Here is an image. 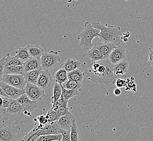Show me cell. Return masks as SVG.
<instances>
[{"label": "cell", "instance_id": "6da1fadb", "mask_svg": "<svg viewBox=\"0 0 153 141\" xmlns=\"http://www.w3.org/2000/svg\"><path fill=\"white\" fill-rule=\"evenodd\" d=\"M80 61L81 68L90 81L107 86L115 84L117 79L114 72V65L109 59L93 61L86 53Z\"/></svg>", "mask_w": 153, "mask_h": 141}, {"label": "cell", "instance_id": "7a4b0ae2", "mask_svg": "<svg viewBox=\"0 0 153 141\" xmlns=\"http://www.w3.org/2000/svg\"><path fill=\"white\" fill-rule=\"evenodd\" d=\"M1 123H8L12 124L20 122L24 116L28 115V112L16 99L10 98V104L8 108H0Z\"/></svg>", "mask_w": 153, "mask_h": 141}, {"label": "cell", "instance_id": "3957f363", "mask_svg": "<svg viewBox=\"0 0 153 141\" xmlns=\"http://www.w3.org/2000/svg\"><path fill=\"white\" fill-rule=\"evenodd\" d=\"M92 26L95 28L100 30V34L98 36L100 38L99 42L105 44L112 42L117 46L122 43V36L123 35L121 33L120 27L103 24L100 22H94L92 24Z\"/></svg>", "mask_w": 153, "mask_h": 141}, {"label": "cell", "instance_id": "277c9868", "mask_svg": "<svg viewBox=\"0 0 153 141\" xmlns=\"http://www.w3.org/2000/svg\"><path fill=\"white\" fill-rule=\"evenodd\" d=\"M84 26V29L77 36V39L80 41V46L82 47V50H89L94 47L93 40L95 38L99 36L100 31L94 28L92 24L88 22H86Z\"/></svg>", "mask_w": 153, "mask_h": 141}, {"label": "cell", "instance_id": "5b68a950", "mask_svg": "<svg viewBox=\"0 0 153 141\" xmlns=\"http://www.w3.org/2000/svg\"><path fill=\"white\" fill-rule=\"evenodd\" d=\"M20 129L8 123H1L0 141H18Z\"/></svg>", "mask_w": 153, "mask_h": 141}, {"label": "cell", "instance_id": "8992f818", "mask_svg": "<svg viewBox=\"0 0 153 141\" xmlns=\"http://www.w3.org/2000/svg\"><path fill=\"white\" fill-rule=\"evenodd\" d=\"M40 59L42 69L50 70L56 67L60 58L57 52L51 50L49 52H44Z\"/></svg>", "mask_w": 153, "mask_h": 141}, {"label": "cell", "instance_id": "52a82bcc", "mask_svg": "<svg viewBox=\"0 0 153 141\" xmlns=\"http://www.w3.org/2000/svg\"><path fill=\"white\" fill-rule=\"evenodd\" d=\"M0 82H3L10 85L20 89H25L27 82L23 74H3Z\"/></svg>", "mask_w": 153, "mask_h": 141}, {"label": "cell", "instance_id": "ba28073f", "mask_svg": "<svg viewBox=\"0 0 153 141\" xmlns=\"http://www.w3.org/2000/svg\"><path fill=\"white\" fill-rule=\"evenodd\" d=\"M25 94L33 101L40 102L45 97V90L41 89L36 84L27 83L25 88Z\"/></svg>", "mask_w": 153, "mask_h": 141}, {"label": "cell", "instance_id": "9c48e42d", "mask_svg": "<svg viewBox=\"0 0 153 141\" xmlns=\"http://www.w3.org/2000/svg\"><path fill=\"white\" fill-rule=\"evenodd\" d=\"M127 45L122 43L114 49L109 56V59L114 65L118 63L127 56Z\"/></svg>", "mask_w": 153, "mask_h": 141}, {"label": "cell", "instance_id": "30bf717a", "mask_svg": "<svg viewBox=\"0 0 153 141\" xmlns=\"http://www.w3.org/2000/svg\"><path fill=\"white\" fill-rule=\"evenodd\" d=\"M0 87L3 89L9 98L17 99L25 94V89H20L8 85L3 82H0Z\"/></svg>", "mask_w": 153, "mask_h": 141}, {"label": "cell", "instance_id": "8fae6325", "mask_svg": "<svg viewBox=\"0 0 153 141\" xmlns=\"http://www.w3.org/2000/svg\"><path fill=\"white\" fill-rule=\"evenodd\" d=\"M52 82V76L49 70H42L36 82V85L45 90L50 87Z\"/></svg>", "mask_w": 153, "mask_h": 141}, {"label": "cell", "instance_id": "7c38bea8", "mask_svg": "<svg viewBox=\"0 0 153 141\" xmlns=\"http://www.w3.org/2000/svg\"><path fill=\"white\" fill-rule=\"evenodd\" d=\"M16 100L20 103L25 110L30 114L38 107L39 102L38 101H33L30 99L26 94H22Z\"/></svg>", "mask_w": 153, "mask_h": 141}, {"label": "cell", "instance_id": "4fadbf2b", "mask_svg": "<svg viewBox=\"0 0 153 141\" xmlns=\"http://www.w3.org/2000/svg\"><path fill=\"white\" fill-rule=\"evenodd\" d=\"M94 42V46H96L100 50L105 59H109V56L112 52V50L117 47V45L112 42H109L106 44L100 42L99 41Z\"/></svg>", "mask_w": 153, "mask_h": 141}, {"label": "cell", "instance_id": "5bb4252c", "mask_svg": "<svg viewBox=\"0 0 153 141\" xmlns=\"http://www.w3.org/2000/svg\"><path fill=\"white\" fill-rule=\"evenodd\" d=\"M60 128L59 127L57 122H48L44 125L41 129V135H59L60 134Z\"/></svg>", "mask_w": 153, "mask_h": 141}, {"label": "cell", "instance_id": "9a60e30c", "mask_svg": "<svg viewBox=\"0 0 153 141\" xmlns=\"http://www.w3.org/2000/svg\"><path fill=\"white\" fill-rule=\"evenodd\" d=\"M75 117L71 112L67 115L62 116L57 121V123L62 129L71 130L73 122Z\"/></svg>", "mask_w": 153, "mask_h": 141}, {"label": "cell", "instance_id": "2e32d148", "mask_svg": "<svg viewBox=\"0 0 153 141\" xmlns=\"http://www.w3.org/2000/svg\"><path fill=\"white\" fill-rule=\"evenodd\" d=\"M129 65L128 62L123 60L114 66V72L116 79L119 76H123L128 72Z\"/></svg>", "mask_w": 153, "mask_h": 141}, {"label": "cell", "instance_id": "e0dca14e", "mask_svg": "<svg viewBox=\"0 0 153 141\" xmlns=\"http://www.w3.org/2000/svg\"><path fill=\"white\" fill-rule=\"evenodd\" d=\"M24 66L25 67V72L42 69L41 59L40 58L30 57V59H28L24 62Z\"/></svg>", "mask_w": 153, "mask_h": 141}, {"label": "cell", "instance_id": "ac0fdd59", "mask_svg": "<svg viewBox=\"0 0 153 141\" xmlns=\"http://www.w3.org/2000/svg\"><path fill=\"white\" fill-rule=\"evenodd\" d=\"M81 68V62L76 59H68L60 66V68H63L68 72Z\"/></svg>", "mask_w": 153, "mask_h": 141}, {"label": "cell", "instance_id": "d6986e66", "mask_svg": "<svg viewBox=\"0 0 153 141\" xmlns=\"http://www.w3.org/2000/svg\"><path fill=\"white\" fill-rule=\"evenodd\" d=\"M43 125L40 124L38 126L34 128L24 137L22 141H38L39 137L41 136V129Z\"/></svg>", "mask_w": 153, "mask_h": 141}, {"label": "cell", "instance_id": "ffe728a7", "mask_svg": "<svg viewBox=\"0 0 153 141\" xmlns=\"http://www.w3.org/2000/svg\"><path fill=\"white\" fill-rule=\"evenodd\" d=\"M42 70V69H39L36 70L25 72L23 74V76L27 82L33 84H36L39 76Z\"/></svg>", "mask_w": 153, "mask_h": 141}, {"label": "cell", "instance_id": "44dd1931", "mask_svg": "<svg viewBox=\"0 0 153 141\" xmlns=\"http://www.w3.org/2000/svg\"><path fill=\"white\" fill-rule=\"evenodd\" d=\"M3 60L4 65L5 67L7 66H20L24 65V62L18 59L16 56H12L10 54L8 53L6 57L2 58Z\"/></svg>", "mask_w": 153, "mask_h": 141}, {"label": "cell", "instance_id": "7402d4cb", "mask_svg": "<svg viewBox=\"0 0 153 141\" xmlns=\"http://www.w3.org/2000/svg\"><path fill=\"white\" fill-rule=\"evenodd\" d=\"M27 47L31 57L33 58H41L45 52L44 49L39 45H28Z\"/></svg>", "mask_w": 153, "mask_h": 141}, {"label": "cell", "instance_id": "603a6c76", "mask_svg": "<svg viewBox=\"0 0 153 141\" xmlns=\"http://www.w3.org/2000/svg\"><path fill=\"white\" fill-rule=\"evenodd\" d=\"M84 74V72L82 68H77L75 70L68 72V79L72 80L77 82L82 83Z\"/></svg>", "mask_w": 153, "mask_h": 141}, {"label": "cell", "instance_id": "cb8c5ba5", "mask_svg": "<svg viewBox=\"0 0 153 141\" xmlns=\"http://www.w3.org/2000/svg\"><path fill=\"white\" fill-rule=\"evenodd\" d=\"M25 72L24 65L7 66L4 68L3 74H23Z\"/></svg>", "mask_w": 153, "mask_h": 141}, {"label": "cell", "instance_id": "d4e9b609", "mask_svg": "<svg viewBox=\"0 0 153 141\" xmlns=\"http://www.w3.org/2000/svg\"><path fill=\"white\" fill-rule=\"evenodd\" d=\"M86 54L93 61H100L105 59L100 50L95 46L90 50H88Z\"/></svg>", "mask_w": 153, "mask_h": 141}, {"label": "cell", "instance_id": "484cf974", "mask_svg": "<svg viewBox=\"0 0 153 141\" xmlns=\"http://www.w3.org/2000/svg\"><path fill=\"white\" fill-rule=\"evenodd\" d=\"M54 79L56 82H58L62 85L64 82L68 79V72L63 68H60L54 74Z\"/></svg>", "mask_w": 153, "mask_h": 141}, {"label": "cell", "instance_id": "4316f807", "mask_svg": "<svg viewBox=\"0 0 153 141\" xmlns=\"http://www.w3.org/2000/svg\"><path fill=\"white\" fill-rule=\"evenodd\" d=\"M15 52V56L18 58V59H20L21 60H22L24 62L31 57L27 47H19Z\"/></svg>", "mask_w": 153, "mask_h": 141}, {"label": "cell", "instance_id": "83f0119b", "mask_svg": "<svg viewBox=\"0 0 153 141\" xmlns=\"http://www.w3.org/2000/svg\"><path fill=\"white\" fill-rule=\"evenodd\" d=\"M53 96L52 97V105L59 100L60 98L62 96V85L60 84L58 82H56L53 86Z\"/></svg>", "mask_w": 153, "mask_h": 141}, {"label": "cell", "instance_id": "f1b7e54d", "mask_svg": "<svg viewBox=\"0 0 153 141\" xmlns=\"http://www.w3.org/2000/svg\"><path fill=\"white\" fill-rule=\"evenodd\" d=\"M82 83L77 82L74 80L71 79H68L65 82L62 84V86L64 88L67 90H78L79 91L80 88L82 86Z\"/></svg>", "mask_w": 153, "mask_h": 141}, {"label": "cell", "instance_id": "f546056e", "mask_svg": "<svg viewBox=\"0 0 153 141\" xmlns=\"http://www.w3.org/2000/svg\"><path fill=\"white\" fill-rule=\"evenodd\" d=\"M62 135H41L38 138V141H54L62 140Z\"/></svg>", "mask_w": 153, "mask_h": 141}, {"label": "cell", "instance_id": "4dcf8cb0", "mask_svg": "<svg viewBox=\"0 0 153 141\" xmlns=\"http://www.w3.org/2000/svg\"><path fill=\"white\" fill-rule=\"evenodd\" d=\"M71 141H79V131L76 119L74 120L71 130Z\"/></svg>", "mask_w": 153, "mask_h": 141}, {"label": "cell", "instance_id": "1f68e13d", "mask_svg": "<svg viewBox=\"0 0 153 141\" xmlns=\"http://www.w3.org/2000/svg\"><path fill=\"white\" fill-rule=\"evenodd\" d=\"M63 90V96L66 100H69L70 99L72 98V97L76 96L79 94V90L72 89V90H67L62 88Z\"/></svg>", "mask_w": 153, "mask_h": 141}, {"label": "cell", "instance_id": "d6a6232c", "mask_svg": "<svg viewBox=\"0 0 153 141\" xmlns=\"http://www.w3.org/2000/svg\"><path fill=\"white\" fill-rule=\"evenodd\" d=\"M46 117L48 120V122H57L61 117L59 115L58 112L56 110H50L48 112Z\"/></svg>", "mask_w": 153, "mask_h": 141}, {"label": "cell", "instance_id": "836d02e7", "mask_svg": "<svg viewBox=\"0 0 153 141\" xmlns=\"http://www.w3.org/2000/svg\"><path fill=\"white\" fill-rule=\"evenodd\" d=\"M68 102H66V103H64V104H62V105L60 106L58 110H56V111L58 112V113L59 114V115L62 117V116H64L65 115H67L68 114L70 113V111L68 110Z\"/></svg>", "mask_w": 153, "mask_h": 141}, {"label": "cell", "instance_id": "e575fe53", "mask_svg": "<svg viewBox=\"0 0 153 141\" xmlns=\"http://www.w3.org/2000/svg\"><path fill=\"white\" fill-rule=\"evenodd\" d=\"M60 134L62 135V141H71V130H65L60 129Z\"/></svg>", "mask_w": 153, "mask_h": 141}, {"label": "cell", "instance_id": "d590c367", "mask_svg": "<svg viewBox=\"0 0 153 141\" xmlns=\"http://www.w3.org/2000/svg\"><path fill=\"white\" fill-rule=\"evenodd\" d=\"M115 85L117 88H122L127 86V81L122 78H117L116 81Z\"/></svg>", "mask_w": 153, "mask_h": 141}, {"label": "cell", "instance_id": "8d00e7d4", "mask_svg": "<svg viewBox=\"0 0 153 141\" xmlns=\"http://www.w3.org/2000/svg\"><path fill=\"white\" fill-rule=\"evenodd\" d=\"M1 98L2 99V103L0 105V108H3L4 109L8 108L10 104V98L2 96H1Z\"/></svg>", "mask_w": 153, "mask_h": 141}, {"label": "cell", "instance_id": "74e56055", "mask_svg": "<svg viewBox=\"0 0 153 141\" xmlns=\"http://www.w3.org/2000/svg\"><path fill=\"white\" fill-rule=\"evenodd\" d=\"M38 118L39 119V122L40 123V124H42V125H45L46 124L48 123V120L47 119L46 116H44V115H42L40 116H38Z\"/></svg>", "mask_w": 153, "mask_h": 141}, {"label": "cell", "instance_id": "f35d334b", "mask_svg": "<svg viewBox=\"0 0 153 141\" xmlns=\"http://www.w3.org/2000/svg\"><path fill=\"white\" fill-rule=\"evenodd\" d=\"M153 61V46L149 47V62Z\"/></svg>", "mask_w": 153, "mask_h": 141}, {"label": "cell", "instance_id": "ab89813d", "mask_svg": "<svg viewBox=\"0 0 153 141\" xmlns=\"http://www.w3.org/2000/svg\"><path fill=\"white\" fill-rule=\"evenodd\" d=\"M121 93H122V91H121V90L119 88H117L114 89V94L115 96H120Z\"/></svg>", "mask_w": 153, "mask_h": 141}, {"label": "cell", "instance_id": "60d3db41", "mask_svg": "<svg viewBox=\"0 0 153 141\" xmlns=\"http://www.w3.org/2000/svg\"><path fill=\"white\" fill-rule=\"evenodd\" d=\"M0 96H2V97H7V98H8V96H7V95L6 94V93H5V92L3 91V89L1 88V87H0Z\"/></svg>", "mask_w": 153, "mask_h": 141}, {"label": "cell", "instance_id": "b9f144b4", "mask_svg": "<svg viewBox=\"0 0 153 141\" xmlns=\"http://www.w3.org/2000/svg\"><path fill=\"white\" fill-rule=\"evenodd\" d=\"M62 141V140H59V141Z\"/></svg>", "mask_w": 153, "mask_h": 141}, {"label": "cell", "instance_id": "7bdbcfd3", "mask_svg": "<svg viewBox=\"0 0 153 141\" xmlns=\"http://www.w3.org/2000/svg\"><path fill=\"white\" fill-rule=\"evenodd\" d=\"M125 1H128V0H125Z\"/></svg>", "mask_w": 153, "mask_h": 141}, {"label": "cell", "instance_id": "ee69618b", "mask_svg": "<svg viewBox=\"0 0 153 141\" xmlns=\"http://www.w3.org/2000/svg\"><path fill=\"white\" fill-rule=\"evenodd\" d=\"M76 1H78V0H76Z\"/></svg>", "mask_w": 153, "mask_h": 141}]
</instances>
